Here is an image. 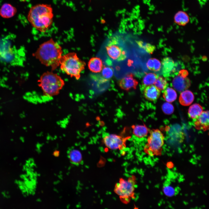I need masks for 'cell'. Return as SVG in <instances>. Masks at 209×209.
<instances>
[{
    "mask_svg": "<svg viewBox=\"0 0 209 209\" xmlns=\"http://www.w3.org/2000/svg\"><path fill=\"white\" fill-rule=\"evenodd\" d=\"M194 125L197 129L206 131L209 129V111H203L201 114L194 119Z\"/></svg>",
    "mask_w": 209,
    "mask_h": 209,
    "instance_id": "12",
    "label": "cell"
},
{
    "mask_svg": "<svg viewBox=\"0 0 209 209\" xmlns=\"http://www.w3.org/2000/svg\"><path fill=\"white\" fill-rule=\"evenodd\" d=\"M157 76L154 73H149L147 74L143 80V84L146 86L153 84L154 83Z\"/></svg>",
    "mask_w": 209,
    "mask_h": 209,
    "instance_id": "24",
    "label": "cell"
},
{
    "mask_svg": "<svg viewBox=\"0 0 209 209\" xmlns=\"http://www.w3.org/2000/svg\"><path fill=\"white\" fill-rule=\"evenodd\" d=\"M17 12L16 8L10 4H3L0 9V15L3 18H9L13 17Z\"/></svg>",
    "mask_w": 209,
    "mask_h": 209,
    "instance_id": "16",
    "label": "cell"
},
{
    "mask_svg": "<svg viewBox=\"0 0 209 209\" xmlns=\"http://www.w3.org/2000/svg\"><path fill=\"white\" fill-rule=\"evenodd\" d=\"M164 90L163 93V97L167 102H172L176 100L177 94L174 89L168 87Z\"/></svg>",
    "mask_w": 209,
    "mask_h": 209,
    "instance_id": "20",
    "label": "cell"
},
{
    "mask_svg": "<svg viewBox=\"0 0 209 209\" xmlns=\"http://www.w3.org/2000/svg\"><path fill=\"white\" fill-rule=\"evenodd\" d=\"M131 128L133 134L138 138L145 137L149 133V129L145 125H133Z\"/></svg>",
    "mask_w": 209,
    "mask_h": 209,
    "instance_id": "18",
    "label": "cell"
},
{
    "mask_svg": "<svg viewBox=\"0 0 209 209\" xmlns=\"http://www.w3.org/2000/svg\"><path fill=\"white\" fill-rule=\"evenodd\" d=\"M136 183V177L132 176L127 179H120L116 184L114 191L123 203L128 204L135 197Z\"/></svg>",
    "mask_w": 209,
    "mask_h": 209,
    "instance_id": "5",
    "label": "cell"
},
{
    "mask_svg": "<svg viewBox=\"0 0 209 209\" xmlns=\"http://www.w3.org/2000/svg\"><path fill=\"white\" fill-rule=\"evenodd\" d=\"M194 99L193 93L189 90H185L181 93L179 98L180 103L184 106H188L192 104Z\"/></svg>",
    "mask_w": 209,
    "mask_h": 209,
    "instance_id": "14",
    "label": "cell"
},
{
    "mask_svg": "<svg viewBox=\"0 0 209 209\" xmlns=\"http://www.w3.org/2000/svg\"><path fill=\"white\" fill-rule=\"evenodd\" d=\"M53 17V9L51 5L39 4L30 8L28 19L34 27L39 31L44 32L51 26Z\"/></svg>",
    "mask_w": 209,
    "mask_h": 209,
    "instance_id": "2",
    "label": "cell"
},
{
    "mask_svg": "<svg viewBox=\"0 0 209 209\" xmlns=\"http://www.w3.org/2000/svg\"><path fill=\"white\" fill-rule=\"evenodd\" d=\"M86 65L85 62L80 59L74 52L62 56L60 60L61 70L77 80L80 78V73L84 69Z\"/></svg>",
    "mask_w": 209,
    "mask_h": 209,
    "instance_id": "4",
    "label": "cell"
},
{
    "mask_svg": "<svg viewBox=\"0 0 209 209\" xmlns=\"http://www.w3.org/2000/svg\"><path fill=\"white\" fill-rule=\"evenodd\" d=\"M118 85L122 89L128 91L136 88L138 84L137 80L131 73L126 75L118 81Z\"/></svg>",
    "mask_w": 209,
    "mask_h": 209,
    "instance_id": "10",
    "label": "cell"
},
{
    "mask_svg": "<svg viewBox=\"0 0 209 209\" xmlns=\"http://www.w3.org/2000/svg\"><path fill=\"white\" fill-rule=\"evenodd\" d=\"M102 70V75L106 79H109L112 77L113 74V71L112 68L105 67Z\"/></svg>",
    "mask_w": 209,
    "mask_h": 209,
    "instance_id": "27",
    "label": "cell"
},
{
    "mask_svg": "<svg viewBox=\"0 0 209 209\" xmlns=\"http://www.w3.org/2000/svg\"><path fill=\"white\" fill-rule=\"evenodd\" d=\"M164 190L165 194L169 196L173 194L174 192L173 188L172 187L168 186L165 187Z\"/></svg>",
    "mask_w": 209,
    "mask_h": 209,
    "instance_id": "29",
    "label": "cell"
},
{
    "mask_svg": "<svg viewBox=\"0 0 209 209\" xmlns=\"http://www.w3.org/2000/svg\"><path fill=\"white\" fill-rule=\"evenodd\" d=\"M38 82L44 95L49 97L58 95L65 84L64 81L60 76L50 71L44 73Z\"/></svg>",
    "mask_w": 209,
    "mask_h": 209,
    "instance_id": "3",
    "label": "cell"
},
{
    "mask_svg": "<svg viewBox=\"0 0 209 209\" xmlns=\"http://www.w3.org/2000/svg\"><path fill=\"white\" fill-rule=\"evenodd\" d=\"M88 65L90 70L94 73L100 72L103 68V63L102 60L97 57L91 58L88 62Z\"/></svg>",
    "mask_w": 209,
    "mask_h": 209,
    "instance_id": "17",
    "label": "cell"
},
{
    "mask_svg": "<svg viewBox=\"0 0 209 209\" xmlns=\"http://www.w3.org/2000/svg\"><path fill=\"white\" fill-rule=\"evenodd\" d=\"M203 111L202 107L199 104L195 103L191 105L188 110L189 117L194 120L197 118Z\"/></svg>",
    "mask_w": 209,
    "mask_h": 209,
    "instance_id": "19",
    "label": "cell"
},
{
    "mask_svg": "<svg viewBox=\"0 0 209 209\" xmlns=\"http://www.w3.org/2000/svg\"><path fill=\"white\" fill-rule=\"evenodd\" d=\"M20 0L22 1H26L28 0Z\"/></svg>",
    "mask_w": 209,
    "mask_h": 209,
    "instance_id": "31",
    "label": "cell"
},
{
    "mask_svg": "<svg viewBox=\"0 0 209 209\" xmlns=\"http://www.w3.org/2000/svg\"><path fill=\"white\" fill-rule=\"evenodd\" d=\"M20 51L8 40L0 39V60L12 65H21L24 58Z\"/></svg>",
    "mask_w": 209,
    "mask_h": 209,
    "instance_id": "6",
    "label": "cell"
},
{
    "mask_svg": "<svg viewBox=\"0 0 209 209\" xmlns=\"http://www.w3.org/2000/svg\"><path fill=\"white\" fill-rule=\"evenodd\" d=\"M154 84L160 90H163L167 88V82L164 78L159 77H157Z\"/></svg>",
    "mask_w": 209,
    "mask_h": 209,
    "instance_id": "26",
    "label": "cell"
},
{
    "mask_svg": "<svg viewBox=\"0 0 209 209\" xmlns=\"http://www.w3.org/2000/svg\"><path fill=\"white\" fill-rule=\"evenodd\" d=\"M146 65L149 69L154 71H158L161 67L160 61L155 58L149 59Z\"/></svg>",
    "mask_w": 209,
    "mask_h": 209,
    "instance_id": "23",
    "label": "cell"
},
{
    "mask_svg": "<svg viewBox=\"0 0 209 209\" xmlns=\"http://www.w3.org/2000/svg\"><path fill=\"white\" fill-rule=\"evenodd\" d=\"M208 0H198L200 5L203 6L206 4Z\"/></svg>",
    "mask_w": 209,
    "mask_h": 209,
    "instance_id": "30",
    "label": "cell"
},
{
    "mask_svg": "<svg viewBox=\"0 0 209 209\" xmlns=\"http://www.w3.org/2000/svg\"><path fill=\"white\" fill-rule=\"evenodd\" d=\"M130 138V136L124 137L117 134H108L103 138L102 141L109 149L122 150L125 148L127 141Z\"/></svg>",
    "mask_w": 209,
    "mask_h": 209,
    "instance_id": "8",
    "label": "cell"
},
{
    "mask_svg": "<svg viewBox=\"0 0 209 209\" xmlns=\"http://www.w3.org/2000/svg\"><path fill=\"white\" fill-rule=\"evenodd\" d=\"M175 22L179 25L183 26L186 24L189 21L188 15L185 12L180 11L178 12L174 17Z\"/></svg>",
    "mask_w": 209,
    "mask_h": 209,
    "instance_id": "22",
    "label": "cell"
},
{
    "mask_svg": "<svg viewBox=\"0 0 209 209\" xmlns=\"http://www.w3.org/2000/svg\"><path fill=\"white\" fill-rule=\"evenodd\" d=\"M175 63L172 58L170 57L164 58L162 62V71L163 75L166 76L174 71Z\"/></svg>",
    "mask_w": 209,
    "mask_h": 209,
    "instance_id": "15",
    "label": "cell"
},
{
    "mask_svg": "<svg viewBox=\"0 0 209 209\" xmlns=\"http://www.w3.org/2000/svg\"><path fill=\"white\" fill-rule=\"evenodd\" d=\"M108 55L113 60L122 61L127 57L126 51L118 45L115 39H112L106 47Z\"/></svg>",
    "mask_w": 209,
    "mask_h": 209,
    "instance_id": "9",
    "label": "cell"
},
{
    "mask_svg": "<svg viewBox=\"0 0 209 209\" xmlns=\"http://www.w3.org/2000/svg\"><path fill=\"white\" fill-rule=\"evenodd\" d=\"M161 94V91L153 84L146 86L143 91V95L147 100L154 101L157 100Z\"/></svg>",
    "mask_w": 209,
    "mask_h": 209,
    "instance_id": "13",
    "label": "cell"
},
{
    "mask_svg": "<svg viewBox=\"0 0 209 209\" xmlns=\"http://www.w3.org/2000/svg\"><path fill=\"white\" fill-rule=\"evenodd\" d=\"M69 157L71 162L75 165L80 164L82 160L81 152L77 149H73L71 150L69 153Z\"/></svg>",
    "mask_w": 209,
    "mask_h": 209,
    "instance_id": "21",
    "label": "cell"
},
{
    "mask_svg": "<svg viewBox=\"0 0 209 209\" xmlns=\"http://www.w3.org/2000/svg\"><path fill=\"white\" fill-rule=\"evenodd\" d=\"M136 43L140 47L143 49L149 54L152 53L156 48L154 46L149 43H145L142 41H137Z\"/></svg>",
    "mask_w": 209,
    "mask_h": 209,
    "instance_id": "25",
    "label": "cell"
},
{
    "mask_svg": "<svg viewBox=\"0 0 209 209\" xmlns=\"http://www.w3.org/2000/svg\"><path fill=\"white\" fill-rule=\"evenodd\" d=\"M149 132L147 143L144 147V151L151 156H160L161 155L164 144V135L158 129H153Z\"/></svg>",
    "mask_w": 209,
    "mask_h": 209,
    "instance_id": "7",
    "label": "cell"
},
{
    "mask_svg": "<svg viewBox=\"0 0 209 209\" xmlns=\"http://www.w3.org/2000/svg\"><path fill=\"white\" fill-rule=\"evenodd\" d=\"M62 52L61 46L51 39L40 44L33 55L42 64L54 71L60 65Z\"/></svg>",
    "mask_w": 209,
    "mask_h": 209,
    "instance_id": "1",
    "label": "cell"
},
{
    "mask_svg": "<svg viewBox=\"0 0 209 209\" xmlns=\"http://www.w3.org/2000/svg\"><path fill=\"white\" fill-rule=\"evenodd\" d=\"M162 109L164 113L167 114L172 113L174 111V107L173 105L170 102H167L163 104Z\"/></svg>",
    "mask_w": 209,
    "mask_h": 209,
    "instance_id": "28",
    "label": "cell"
},
{
    "mask_svg": "<svg viewBox=\"0 0 209 209\" xmlns=\"http://www.w3.org/2000/svg\"><path fill=\"white\" fill-rule=\"evenodd\" d=\"M173 87L178 91H182L187 89L190 85V81L186 77L179 75L175 77L172 81Z\"/></svg>",
    "mask_w": 209,
    "mask_h": 209,
    "instance_id": "11",
    "label": "cell"
}]
</instances>
